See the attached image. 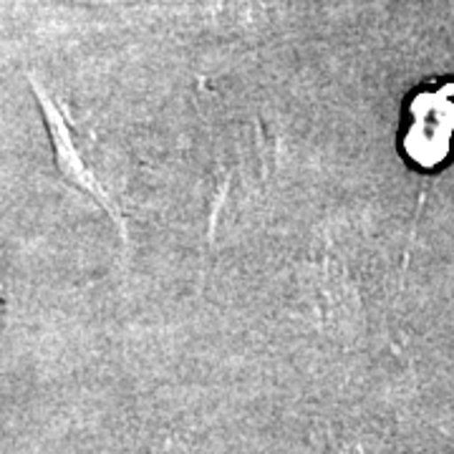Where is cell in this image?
Returning <instances> with one entry per match:
<instances>
[{"mask_svg": "<svg viewBox=\"0 0 454 454\" xmlns=\"http://www.w3.org/2000/svg\"><path fill=\"white\" fill-rule=\"evenodd\" d=\"M35 97L41 104V112L46 116L56 149V162L61 167L66 179L76 187H82L83 192L94 195L101 207L119 217V192H116V179L106 167L104 149L98 145V139L89 129H82L79 121L68 114V106L61 104L59 98L51 94L46 86L35 82L31 76Z\"/></svg>", "mask_w": 454, "mask_h": 454, "instance_id": "obj_2", "label": "cell"}, {"mask_svg": "<svg viewBox=\"0 0 454 454\" xmlns=\"http://www.w3.org/2000/svg\"><path fill=\"white\" fill-rule=\"evenodd\" d=\"M402 157L419 172H437L454 157V76L417 83L399 124Z\"/></svg>", "mask_w": 454, "mask_h": 454, "instance_id": "obj_1", "label": "cell"}]
</instances>
